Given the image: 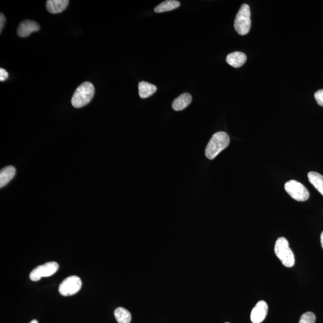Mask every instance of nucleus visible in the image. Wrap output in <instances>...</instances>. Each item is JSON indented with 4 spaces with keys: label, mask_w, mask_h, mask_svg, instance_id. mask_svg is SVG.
Wrapping results in <instances>:
<instances>
[{
    "label": "nucleus",
    "mask_w": 323,
    "mask_h": 323,
    "mask_svg": "<svg viewBox=\"0 0 323 323\" xmlns=\"http://www.w3.org/2000/svg\"><path fill=\"white\" fill-rule=\"evenodd\" d=\"M157 91V87L155 85L141 81L138 84L139 95L142 99L148 98L154 95Z\"/></svg>",
    "instance_id": "ddd939ff"
},
{
    "label": "nucleus",
    "mask_w": 323,
    "mask_h": 323,
    "mask_svg": "<svg viewBox=\"0 0 323 323\" xmlns=\"http://www.w3.org/2000/svg\"><path fill=\"white\" fill-rule=\"evenodd\" d=\"M225 323H230V322H225Z\"/></svg>",
    "instance_id": "b1692460"
},
{
    "label": "nucleus",
    "mask_w": 323,
    "mask_h": 323,
    "mask_svg": "<svg viewBox=\"0 0 323 323\" xmlns=\"http://www.w3.org/2000/svg\"><path fill=\"white\" fill-rule=\"evenodd\" d=\"M114 317L118 323H130L131 321V314L127 309L119 307L115 309Z\"/></svg>",
    "instance_id": "f3484780"
},
{
    "label": "nucleus",
    "mask_w": 323,
    "mask_h": 323,
    "mask_svg": "<svg viewBox=\"0 0 323 323\" xmlns=\"http://www.w3.org/2000/svg\"><path fill=\"white\" fill-rule=\"evenodd\" d=\"M59 265L55 261H50L36 267L30 274V280L33 281H39L43 277H48L55 274L58 270Z\"/></svg>",
    "instance_id": "423d86ee"
},
{
    "label": "nucleus",
    "mask_w": 323,
    "mask_h": 323,
    "mask_svg": "<svg viewBox=\"0 0 323 323\" xmlns=\"http://www.w3.org/2000/svg\"><path fill=\"white\" fill-rule=\"evenodd\" d=\"M316 317L313 312H307L301 317L299 323H315Z\"/></svg>",
    "instance_id": "a211bd4d"
},
{
    "label": "nucleus",
    "mask_w": 323,
    "mask_h": 323,
    "mask_svg": "<svg viewBox=\"0 0 323 323\" xmlns=\"http://www.w3.org/2000/svg\"><path fill=\"white\" fill-rule=\"evenodd\" d=\"M309 182L323 196V176L318 172H309L308 174Z\"/></svg>",
    "instance_id": "2eb2a0df"
},
{
    "label": "nucleus",
    "mask_w": 323,
    "mask_h": 323,
    "mask_svg": "<svg viewBox=\"0 0 323 323\" xmlns=\"http://www.w3.org/2000/svg\"><path fill=\"white\" fill-rule=\"evenodd\" d=\"M69 4L68 0H48L46 2V9L49 13L56 14L66 10Z\"/></svg>",
    "instance_id": "9d476101"
},
{
    "label": "nucleus",
    "mask_w": 323,
    "mask_h": 323,
    "mask_svg": "<svg viewBox=\"0 0 323 323\" xmlns=\"http://www.w3.org/2000/svg\"><path fill=\"white\" fill-rule=\"evenodd\" d=\"M268 306L264 301L258 302L251 311L250 319L253 323H261L268 314Z\"/></svg>",
    "instance_id": "6e6552de"
},
{
    "label": "nucleus",
    "mask_w": 323,
    "mask_h": 323,
    "mask_svg": "<svg viewBox=\"0 0 323 323\" xmlns=\"http://www.w3.org/2000/svg\"><path fill=\"white\" fill-rule=\"evenodd\" d=\"M285 191L292 198L297 201L304 202L309 198V193L304 185L297 181L291 180L284 185Z\"/></svg>",
    "instance_id": "39448f33"
},
{
    "label": "nucleus",
    "mask_w": 323,
    "mask_h": 323,
    "mask_svg": "<svg viewBox=\"0 0 323 323\" xmlns=\"http://www.w3.org/2000/svg\"><path fill=\"white\" fill-rule=\"evenodd\" d=\"M40 29V27L38 23L33 20H26L20 23L17 30V34L20 37L24 38L34 32H38Z\"/></svg>",
    "instance_id": "1a4fd4ad"
},
{
    "label": "nucleus",
    "mask_w": 323,
    "mask_h": 323,
    "mask_svg": "<svg viewBox=\"0 0 323 323\" xmlns=\"http://www.w3.org/2000/svg\"><path fill=\"white\" fill-rule=\"evenodd\" d=\"M315 99L320 106L323 107V90H319L314 94Z\"/></svg>",
    "instance_id": "6ab92c4d"
},
{
    "label": "nucleus",
    "mask_w": 323,
    "mask_h": 323,
    "mask_svg": "<svg viewBox=\"0 0 323 323\" xmlns=\"http://www.w3.org/2000/svg\"><path fill=\"white\" fill-rule=\"evenodd\" d=\"M192 101V95L189 93H184L173 101L172 107L175 111H182L185 109L191 103Z\"/></svg>",
    "instance_id": "9b49d317"
},
{
    "label": "nucleus",
    "mask_w": 323,
    "mask_h": 323,
    "mask_svg": "<svg viewBox=\"0 0 323 323\" xmlns=\"http://www.w3.org/2000/svg\"><path fill=\"white\" fill-rule=\"evenodd\" d=\"M251 25L250 7L247 4L241 6L234 22L236 32L241 36H245L249 33Z\"/></svg>",
    "instance_id": "20e7f679"
},
{
    "label": "nucleus",
    "mask_w": 323,
    "mask_h": 323,
    "mask_svg": "<svg viewBox=\"0 0 323 323\" xmlns=\"http://www.w3.org/2000/svg\"><path fill=\"white\" fill-rule=\"evenodd\" d=\"M82 285L81 279L77 276H70L65 279L59 287L60 293L64 297L76 294Z\"/></svg>",
    "instance_id": "0eeeda50"
},
{
    "label": "nucleus",
    "mask_w": 323,
    "mask_h": 323,
    "mask_svg": "<svg viewBox=\"0 0 323 323\" xmlns=\"http://www.w3.org/2000/svg\"><path fill=\"white\" fill-rule=\"evenodd\" d=\"M180 6V3L175 0H167L161 3L155 8L156 13H163L171 11V10L178 9Z\"/></svg>",
    "instance_id": "dca6fc26"
},
{
    "label": "nucleus",
    "mask_w": 323,
    "mask_h": 323,
    "mask_svg": "<svg viewBox=\"0 0 323 323\" xmlns=\"http://www.w3.org/2000/svg\"><path fill=\"white\" fill-rule=\"evenodd\" d=\"M230 143L229 135L224 132H216L211 138L205 149L207 158L213 160L225 149Z\"/></svg>",
    "instance_id": "f257e3e1"
},
{
    "label": "nucleus",
    "mask_w": 323,
    "mask_h": 323,
    "mask_svg": "<svg viewBox=\"0 0 323 323\" xmlns=\"http://www.w3.org/2000/svg\"><path fill=\"white\" fill-rule=\"evenodd\" d=\"M320 241H321V246L322 247L323 249V231L321 234V237H320Z\"/></svg>",
    "instance_id": "4be33fe9"
},
{
    "label": "nucleus",
    "mask_w": 323,
    "mask_h": 323,
    "mask_svg": "<svg viewBox=\"0 0 323 323\" xmlns=\"http://www.w3.org/2000/svg\"><path fill=\"white\" fill-rule=\"evenodd\" d=\"M95 94V87L93 84L86 81L77 88L74 93L71 104L75 108H81L89 104Z\"/></svg>",
    "instance_id": "f03ea898"
},
{
    "label": "nucleus",
    "mask_w": 323,
    "mask_h": 323,
    "mask_svg": "<svg viewBox=\"0 0 323 323\" xmlns=\"http://www.w3.org/2000/svg\"><path fill=\"white\" fill-rule=\"evenodd\" d=\"M16 174V169L14 166H9L2 169L0 172V187L1 188L8 185Z\"/></svg>",
    "instance_id": "4468645a"
},
{
    "label": "nucleus",
    "mask_w": 323,
    "mask_h": 323,
    "mask_svg": "<svg viewBox=\"0 0 323 323\" xmlns=\"http://www.w3.org/2000/svg\"><path fill=\"white\" fill-rule=\"evenodd\" d=\"M30 323H38V321H37L36 319H33V320L31 321Z\"/></svg>",
    "instance_id": "5701e85b"
},
{
    "label": "nucleus",
    "mask_w": 323,
    "mask_h": 323,
    "mask_svg": "<svg viewBox=\"0 0 323 323\" xmlns=\"http://www.w3.org/2000/svg\"><path fill=\"white\" fill-rule=\"evenodd\" d=\"M5 23V16L3 15V13H1V14H0V31H1V33L2 32L3 28H4Z\"/></svg>",
    "instance_id": "412c9836"
},
{
    "label": "nucleus",
    "mask_w": 323,
    "mask_h": 323,
    "mask_svg": "<svg viewBox=\"0 0 323 323\" xmlns=\"http://www.w3.org/2000/svg\"><path fill=\"white\" fill-rule=\"evenodd\" d=\"M274 251L284 267L291 268L295 263V255L289 247V243L284 237L278 238L275 242Z\"/></svg>",
    "instance_id": "7ed1b4c3"
},
{
    "label": "nucleus",
    "mask_w": 323,
    "mask_h": 323,
    "mask_svg": "<svg viewBox=\"0 0 323 323\" xmlns=\"http://www.w3.org/2000/svg\"><path fill=\"white\" fill-rule=\"evenodd\" d=\"M247 56L241 52H234L229 53L226 57V62L234 68H239L246 63Z\"/></svg>",
    "instance_id": "f8f14e48"
},
{
    "label": "nucleus",
    "mask_w": 323,
    "mask_h": 323,
    "mask_svg": "<svg viewBox=\"0 0 323 323\" xmlns=\"http://www.w3.org/2000/svg\"><path fill=\"white\" fill-rule=\"evenodd\" d=\"M9 77V74L4 69H0V81H4L8 79Z\"/></svg>",
    "instance_id": "aec40b11"
}]
</instances>
